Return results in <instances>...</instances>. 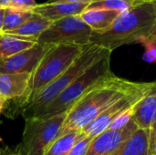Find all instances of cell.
Here are the masks:
<instances>
[{
	"label": "cell",
	"mask_w": 156,
	"mask_h": 155,
	"mask_svg": "<svg viewBox=\"0 0 156 155\" xmlns=\"http://www.w3.org/2000/svg\"><path fill=\"white\" fill-rule=\"evenodd\" d=\"M156 30V4L141 1L129 11L121 14L105 30L92 31L90 44L112 52L123 45L140 43Z\"/></svg>",
	"instance_id": "1"
},
{
	"label": "cell",
	"mask_w": 156,
	"mask_h": 155,
	"mask_svg": "<svg viewBox=\"0 0 156 155\" xmlns=\"http://www.w3.org/2000/svg\"><path fill=\"white\" fill-rule=\"evenodd\" d=\"M141 44L144 45L145 48V52L143 56V59L148 63H155L156 62V41L151 37H147L143 39Z\"/></svg>",
	"instance_id": "22"
},
{
	"label": "cell",
	"mask_w": 156,
	"mask_h": 155,
	"mask_svg": "<svg viewBox=\"0 0 156 155\" xmlns=\"http://www.w3.org/2000/svg\"><path fill=\"white\" fill-rule=\"evenodd\" d=\"M31 73H0V99L22 100L28 90Z\"/></svg>",
	"instance_id": "11"
},
{
	"label": "cell",
	"mask_w": 156,
	"mask_h": 155,
	"mask_svg": "<svg viewBox=\"0 0 156 155\" xmlns=\"http://www.w3.org/2000/svg\"><path fill=\"white\" fill-rule=\"evenodd\" d=\"M143 0H103L90 3L87 8H100L117 12L119 15L123 14L133 8L135 5Z\"/></svg>",
	"instance_id": "20"
},
{
	"label": "cell",
	"mask_w": 156,
	"mask_h": 155,
	"mask_svg": "<svg viewBox=\"0 0 156 155\" xmlns=\"http://www.w3.org/2000/svg\"><path fill=\"white\" fill-rule=\"evenodd\" d=\"M100 1H103V0H90V3H95V2H100Z\"/></svg>",
	"instance_id": "32"
},
{
	"label": "cell",
	"mask_w": 156,
	"mask_h": 155,
	"mask_svg": "<svg viewBox=\"0 0 156 155\" xmlns=\"http://www.w3.org/2000/svg\"><path fill=\"white\" fill-rule=\"evenodd\" d=\"M151 37V38L154 39V40L156 41V30L154 32V33H153V34H152V35H151V36H150V37Z\"/></svg>",
	"instance_id": "30"
},
{
	"label": "cell",
	"mask_w": 156,
	"mask_h": 155,
	"mask_svg": "<svg viewBox=\"0 0 156 155\" xmlns=\"http://www.w3.org/2000/svg\"><path fill=\"white\" fill-rule=\"evenodd\" d=\"M35 0H11L8 7L22 9V10H33L37 6Z\"/></svg>",
	"instance_id": "24"
},
{
	"label": "cell",
	"mask_w": 156,
	"mask_h": 155,
	"mask_svg": "<svg viewBox=\"0 0 156 155\" xmlns=\"http://www.w3.org/2000/svg\"><path fill=\"white\" fill-rule=\"evenodd\" d=\"M111 57L112 52L86 69L54 100H52L43 110L39 116H53L69 111L71 107L91 89L108 77L112 76L113 73L111 69Z\"/></svg>",
	"instance_id": "5"
},
{
	"label": "cell",
	"mask_w": 156,
	"mask_h": 155,
	"mask_svg": "<svg viewBox=\"0 0 156 155\" xmlns=\"http://www.w3.org/2000/svg\"><path fill=\"white\" fill-rule=\"evenodd\" d=\"M3 107H4V106L0 105V114H1V112H2V111H3Z\"/></svg>",
	"instance_id": "33"
},
{
	"label": "cell",
	"mask_w": 156,
	"mask_h": 155,
	"mask_svg": "<svg viewBox=\"0 0 156 155\" xmlns=\"http://www.w3.org/2000/svg\"><path fill=\"white\" fill-rule=\"evenodd\" d=\"M52 21L33 12L32 16L14 30L4 33L37 42L38 37L51 25Z\"/></svg>",
	"instance_id": "14"
},
{
	"label": "cell",
	"mask_w": 156,
	"mask_h": 155,
	"mask_svg": "<svg viewBox=\"0 0 156 155\" xmlns=\"http://www.w3.org/2000/svg\"><path fill=\"white\" fill-rule=\"evenodd\" d=\"M89 3H78V4H69V3H45L37 4V6L32 10V12L40 15L41 16L50 20L57 21L58 19L71 16H79L89 6Z\"/></svg>",
	"instance_id": "12"
},
{
	"label": "cell",
	"mask_w": 156,
	"mask_h": 155,
	"mask_svg": "<svg viewBox=\"0 0 156 155\" xmlns=\"http://www.w3.org/2000/svg\"><path fill=\"white\" fill-rule=\"evenodd\" d=\"M92 140L93 138L91 137L84 136L74 145V147L71 149L68 155H85Z\"/></svg>",
	"instance_id": "23"
},
{
	"label": "cell",
	"mask_w": 156,
	"mask_h": 155,
	"mask_svg": "<svg viewBox=\"0 0 156 155\" xmlns=\"http://www.w3.org/2000/svg\"><path fill=\"white\" fill-rule=\"evenodd\" d=\"M79 16L92 31H102L107 29L113 23L119 14L107 9L87 8Z\"/></svg>",
	"instance_id": "16"
},
{
	"label": "cell",
	"mask_w": 156,
	"mask_h": 155,
	"mask_svg": "<svg viewBox=\"0 0 156 155\" xmlns=\"http://www.w3.org/2000/svg\"><path fill=\"white\" fill-rule=\"evenodd\" d=\"M138 85L112 74L87 94H85L68 111L58 137L70 132H81L99 115L105 111L116 100Z\"/></svg>",
	"instance_id": "2"
},
{
	"label": "cell",
	"mask_w": 156,
	"mask_h": 155,
	"mask_svg": "<svg viewBox=\"0 0 156 155\" xmlns=\"http://www.w3.org/2000/svg\"><path fill=\"white\" fill-rule=\"evenodd\" d=\"M84 136L85 134L79 131L59 136L45 150L43 155H68L74 145Z\"/></svg>",
	"instance_id": "18"
},
{
	"label": "cell",
	"mask_w": 156,
	"mask_h": 155,
	"mask_svg": "<svg viewBox=\"0 0 156 155\" xmlns=\"http://www.w3.org/2000/svg\"><path fill=\"white\" fill-rule=\"evenodd\" d=\"M10 1H11V0H0V6H1V7H4V8L8 7Z\"/></svg>",
	"instance_id": "28"
},
{
	"label": "cell",
	"mask_w": 156,
	"mask_h": 155,
	"mask_svg": "<svg viewBox=\"0 0 156 155\" xmlns=\"http://www.w3.org/2000/svg\"><path fill=\"white\" fill-rule=\"evenodd\" d=\"M4 13H5V8L4 7H0V34H2V29H3Z\"/></svg>",
	"instance_id": "27"
},
{
	"label": "cell",
	"mask_w": 156,
	"mask_h": 155,
	"mask_svg": "<svg viewBox=\"0 0 156 155\" xmlns=\"http://www.w3.org/2000/svg\"><path fill=\"white\" fill-rule=\"evenodd\" d=\"M111 155H152L147 129H137Z\"/></svg>",
	"instance_id": "13"
},
{
	"label": "cell",
	"mask_w": 156,
	"mask_h": 155,
	"mask_svg": "<svg viewBox=\"0 0 156 155\" xmlns=\"http://www.w3.org/2000/svg\"><path fill=\"white\" fill-rule=\"evenodd\" d=\"M155 4H156V3H155Z\"/></svg>",
	"instance_id": "38"
},
{
	"label": "cell",
	"mask_w": 156,
	"mask_h": 155,
	"mask_svg": "<svg viewBox=\"0 0 156 155\" xmlns=\"http://www.w3.org/2000/svg\"><path fill=\"white\" fill-rule=\"evenodd\" d=\"M49 3H69V4H78V3H90V0H48Z\"/></svg>",
	"instance_id": "25"
},
{
	"label": "cell",
	"mask_w": 156,
	"mask_h": 155,
	"mask_svg": "<svg viewBox=\"0 0 156 155\" xmlns=\"http://www.w3.org/2000/svg\"><path fill=\"white\" fill-rule=\"evenodd\" d=\"M143 1H150V0H143Z\"/></svg>",
	"instance_id": "35"
},
{
	"label": "cell",
	"mask_w": 156,
	"mask_h": 155,
	"mask_svg": "<svg viewBox=\"0 0 156 155\" xmlns=\"http://www.w3.org/2000/svg\"><path fill=\"white\" fill-rule=\"evenodd\" d=\"M68 111L53 116L25 119V128L18 150L21 155H43L59 134Z\"/></svg>",
	"instance_id": "6"
},
{
	"label": "cell",
	"mask_w": 156,
	"mask_h": 155,
	"mask_svg": "<svg viewBox=\"0 0 156 155\" xmlns=\"http://www.w3.org/2000/svg\"><path fill=\"white\" fill-rule=\"evenodd\" d=\"M37 42L27 38L2 34L0 37V59L9 58L19 52L32 48Z\"/></svg>",
	"instance_id": "17"
},
{
	"label": "cell",
	"mask_w": 156,
	"mask_h": 155,
	"mask_svg": "<svg viewBox=\"0 0 156 155\" xmlns=\"http://www.w3.org/2000/svg\"><path fill=\"white\" fill-rule=\"evenodd\" d=\"M0 105H2V106H4V105H5V101H4L2 99H0Z\"/></svg>",
	"instance_id": "31"
},
{
	"label": "cell",
	"mask_w": 156,
	"mask_h": 155,
	"mask_svg": "<svg viewBox=\"0 0 156 155\" xmlns=\"http://www.w3.org/2000/svg\"><path fill=\"white\" fill-rule=\"evenodd\" d=\"M150 1H152V2H154V3H156V0H150Z\"/></svg>",
	"instance_id": "34"
},
{
	"label": "cell",
	"mask_w": 156,
	"mask_h": 155,
	"mask_svg": "<svg viewBox=\"0 0 156 155\" xmlns=\"http://www.w3.org/2000/svg\"><path fill=\"white\" fill-rule=\"evenodd\" d=\"M138 129L132 120L121 130H106L91 141L85 155H111Z\"/></svg>",
	"instance_id": "10"
},
{
	"label": "cell",
	"mask_w": 156,
	"mask_h": 155,
	"mask_svg": "<svg viewBox=\"0 0 156 155\" xmlns=\"http://www.w3.org/2000/svg\"><path fill=\"white\" fill-rule=\"evenodd\" d=\"M133 120L139 129L151 128L156 121V90L144 97L135 106Z\"/></svg>",
	"instance_id": "15"
},
{
	"label": "cell",
	"mask_w": 156,
	"mask_h": 155,
	"mask_svg": "<svg viewBox=\"0 0 156 155\" xmlns=\"http://www.w3.org/2000/svg\"><path fill=\"white\" fill-rule=\"evenodd\" d=\"M32 15L33 12L31 10H22L12 7H5L4 13L2 34L16 29L23 23H25L27 19H29Z\"/></svg>",
	"instance_id": "19"
},
{
	"label": "cell",
	"mask_w": 156,
	"mask_h": 155,
	"mask_svg": "<svg viewBox=\"0 0 156 155\" xmlns=\"http://www.w3.org/2000/svg\"><path fill=\"white\" fill-rule=\"evenodd\" d=\"M135 106H133L131 109L127 110L126 111L122 113L118 118H116L111 123V125L109 126V128L107 130H121V129L124 128L133 120V114H134Z\"/></svg>",
	"instance_id": "21"
},
{
	"label": "cell",
	"mask_w": 156,
	"mask_h": 155,
	"mask_svg": "<svg viewBox=\"0 0 156 155\" xmlns=\"http://www.w3.org/2000/svg\"><path fill=\"white\" fill-rule=\"evenodd\" d=\"M149 134H150V143L152 145V143L155 141L156 139V121L149 129Z\"/></svg>",
	"instance_id": "26"
},
{
	"label": "cell",
	"mask_w": 156,
	"mask_h": 155,
	"mask_svg": "<svg viewBox=\"0 0 156 155\" xmlns=\"http://www.w3.org/2000/svg\"><path fill=\"white\" fill-rule=\"evenodd\" d=\"M151 153L152 155H156V139L151 145Z\"/></svg>",
	"instance_id": "29"
},
{
	"label": "cell",
	"mask_w": 156,
	"mask_h": 155,
	"mask_svg": "<svg viewBox=\"0 0 156 155\" xmlns=\"http://www.w3.org/2000/svg\"><path fill=\"white\" fill-rule=\"evenodd\" d=\"M83 48L84 47L69 44L51 46L31 73L28 90L26 97L20 100L21 108L38 91L61 75L81 53Z\"/></svg>",
	"instance_id": "4"
},
{
	"label": "cell",
	"mask_w": 156,
	"mask_h": 155,
	"mask_svg": "<svg viewBox=\"0 0 156 155\" xmlns=\"http://www.w3.org/2000/svg\"><path fill=\"white\" fill-rule=\"evenodd\" d=\"M92 29L80 17L71 16L53 21L38 37L37 43L42 45H78L85 47L90 44Z\"/></svg>",
	"instance_id": "7"
},
{
	"label": "cell",
	"mask_w": 156,
	"mask_h": 155,
	"mask_svg": "<svg viewBox=\"0 0 156 155\" xmlns=\"http://www.w3.org/2000/svg\"><path fill=\"white\" fill-rule=\"evenodd\" d=\"M2 37V34H0V37Z\"/></svg>",
	"instance_id": "36"
},
{
	"label": "cell",
	"mask_w": 156,
	"mask_h": 155,
	"mask_svg": "<svg viewBox=\"0 0 156 155\" xmlns=\"http://www.w3.org/2000/svg\"><path fill=\"white\" fill-rule=\"evenodd\" d=\"M111 52V50L97 45L90 44L85 46L81 53L61 75L38 91L25 106L21 108V113L24 118L39 116L43 110L78 77Z\"/></svg>",
	"instance_id": "3"
},
{
	"label": "cell",
	"mask_w": 156,
	"mask_h": 155,
	"mask_svg": "<svg viewBox=\"0 0 156 155\" xmlns=\"http://www.w3.org/2000/svg\"><path fill=\"white\" fill-rule=\"evenodd\" d=\"M0 7H1V6H0Z\"/></svg>",
	"instance_id": "37"
},
{
	"label": "cell",
	"mask_w": 156,
	"mask_h": 155,
	"mask_svg": "<svg viewBox=\"0 0 156 155\" xmlns=\"http://www.w3.org/2000/svg\"><path fill=\"white\" fill-rule=\"evenodd\" d=\"M154 90H156V81L138 82V85L134 89L125 93L122 97L116 100L81 132L85 134V136L91 138L96 137L100 133L106 131L111 123L122 113L137 105L144 97Z\"/></svg>",
	"instance_id": "8"
},
{
	"label": "cell",
	"mask_w": 156,
	"mask_h": 155,
	"mask_svg": "<svg viewBox=\"0 0 156 155\" xmlns=\"http://www.w3.org/2000/svg\"><path fill=\"white\" fill-rule=\"evenodd\" d=\"M50 47L36 43L27 50L0 59V73H32Z\"/></svg>",
	"instance_id": "9"
}]
</instances>
